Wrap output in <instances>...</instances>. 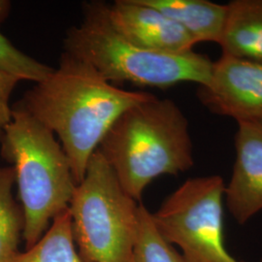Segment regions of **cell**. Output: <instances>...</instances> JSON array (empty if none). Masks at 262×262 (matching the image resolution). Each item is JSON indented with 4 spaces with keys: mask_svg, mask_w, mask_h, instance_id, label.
<instances>
[{
    "mask_svg": "<svg viewBox=\"0 0 262 262\" xmlns=\"http://www.w3.org/2000/svg\"><path fill=\"white\" fill-rule=\"evenodd\" d=\"M234 166L225 200L235 221L243 225L262 211V124L237 122Z\"/></svg>",
    "mask_w": 262,
    "mask_h": 262,
    "instance_id": "cell-9",
    "label": "cell"
},
{
    "mask_svg": "<svg viewBox=\"0 0 262 262\" xmlns=\"http://www.w3.org/2000/svg\"><path fill=\"white\" fill-rule=\"evenodd\" d=\"M161 11L196 41L220 44L225 29L227 5L208 0H144Z\"/></svg>",
    "mask_w": 262,
    "mask_h": 262,
    "instance_id": "cell-11",
    "label": "cell"
},
{
    "mask_svg": "<svg viewBox=\"0 0 262 262\" xmlns=\"http://www.w3.org/2000/svg\"><path fill=\"white\" fill-rule=\"evenodd\" d=\"M197 98L210 112L236 122L257 121L262 116V62L222 56L213 62Z\"/></svg>",
    "mask_w": 262,
    "mask_h": 262,
    "instance_id": "cell-7",
    "label": "cell"
},
{
    "mask_svg": "<svg viewBox=\"0 0 262 262\" xmlns=\"http://www.w3.org/2000/svg\"><path fill=\"white\" fill-rule=\"evenodd\" d=\"M132 262H187L158 231L151 213L140 204L139 226Z\"/></svg>",
    "mask_w": 262,
    "mask_h": 262,
    "instance_id": "cell-14",
    "label": "cell"
},
{
    "mask_svg": "<svg viewBox=\"0 0 262 262\" xmlns=\"http://www.w3.org/2000/svg\"><path fill=\"white\" fill-rule=\"evenodd\" d=\"M0 155L15 170L25 215L23 239L29 249L69 208L77 186L71 164L56 135L16 103Z\"/></svg>",
    "mask_w": 262,
    "mask_h": 262,
    "instance_id": "cell-4",
    "label": "cell"
},
{
    "mask_svg": "<svg viewBox=\"0 0 262 262\" xmlns=\"http://www.w3.org/2000/svg\"><path fill=\"white\" fill-rule=\"evenodd\" d=\"M97 150L137 202L154 180L178 176L194 164L186 115L173 100L157 96L122 113Z\"/></svg>",
    "mask_w": 262,
    "mask_h": 262,
    "instance_id": "cell-2",
    "label": "cell"
},
{
    "mask_svg": "<svg viewBox=\"0 0 262 262\" xmlns=\"http://www.w3.org/2000/svg\"><path fill=\"white\" fill-rule=\"evenodd\" d=\"M16 184L12 166H0V262H10L18 253L25 230L23 208L13 194Z\"/></svg>",
    "mask_w": 262,
    "mask_h": 262,
    "instance_id": "cell-13",
    "label": "cell"
},
{
    "mask_svg": "<svg viewBox=\"0 0 262 262\" xmlns=\"http://www.w3.org/2000/svg\"><path fill=\"white\" fill-rule=\"evenodd\" d=\"M225 191L219 175L188 179L151 213L160 235L187 262H239L225 248Z\"/></svg>",
    "mask_w": 262,
    "mask_h": 262,
    "instance_id": "cell-6",
    "label": "cell"
},
{
    "mask_svg": "<svg viewBox=\"0 0 262 262\" xmlns=\"http://www.w3.org/2000/svg\"><path fill=\"white\" fill-rule=\"evenodd\" d=\"M257 122H260V123L262 124V116L260 117V118H259V119H258V120H257Z\"/></svg>",
    "mask_w": 262,
    "mask_h": 262,
    "instance_id": "cell-18",
    "label": "cell"
},
{
    "mask_svg": "<svg viewBox=\"0 0 262 262\" xmlns=\"http://www.w3.org/2000/svg\"><path fill=\"white\" fill-rule=\"evenodd\" d=\"M54 67L38 61L15 47L0 32V71L14 76L20 81L39 83L54 71Z\"/></svg>",
    "mask_w": 262,
    "mask_h": 262,
    "instance_id": "cell-15",
    "label": "cell"
},
{
    "mask_svg": "<svg viewBox=\"0 0 262 262\" xmlns=\"http://www.w3.org/2000/svg\"><path fill=\"white\" fill-rule=\"evenodd\" d=\"M10 262H84L72 234L69 209L56 215L36 243Z\"/></svg>",
    "mask_w": 262,
    "mask_h": 262,
    "instance_id": "cell-12",
    "label": "cell"
},
{
    "mask_svg": "<svg viewBox=\"0 0 262 262\" xmlns=\"http://www.w3.org/2000/svg\"><path fill=\"white\" fill-rule=\"evenodd\" d=\"M20 80L14 76L0 71V140L5 127L11 121L12 105L10 99Z\"/></svg>",
    "mask_w": 262,
    "mask_h": 262,
    "instance_id": "cell-16",
    "label": "cell"
},
{
    "mask_svg": "<svg viewBox=\"0 0 262 262\" xmlns=\"http://www.w3.org/2000/svg\"><path fill=\"white\" fill-rule=\"evenodd\" d=\"M139 207L96 150L69 204L72 234L84 262H132Z\"/></svg>",
    "mask_w": 262,
    "mask_h": 262,
    "instance_id": "cell-5",
    "label": "cell"
},
{
    "mask_svg": "<svg viewBox=\"0 0 262 262\" xmlns=\"http://www.w3.org/2000/svg\"><path fill=\"white\" fill-rule=\"evenodd\" d=\"M109 19L123 39L151 51L185 54L196 41L177 21L144 0H117L109 4Z\"/></svg>",
    "mask_w": 262,
    "mask_h": 262,
    "instance_id": "cell-8",
    "label": "cell"
},
{
    "mask_svg": "<svg viewBox=\"0 0 262 262\" xmlns=\"http://www.w3.org/2000/svg\"><path fill=\"white\" fill-rule=\"evenodd\" d=\"M109 4L91 1L83 5V19L66 30L64 52L81 58L111 84L130 83L165 89L180 83L206 84L213 61L194 51L170 54L138 47L114 29Z\"/></svg>",
    "mask_w": 262,
    "mask_h": 262,
    "instance_id": "cell-3",
    "label": "cell"
},
{
    "mask_svg": "<svg viewBox=\"0 0 262 262\" xmlns=\"http://www.w3.org/2000/svg\"><path fill=\"white\" fill-rule=\"evenodd\" d=\"M155 96L118 88L94 66L63 51L57 68L16 104L57 136L78 185L116 120L132 106Z\"/></svg>",
    "mask_w": 262,
    "mask_h": 262,
    "instance_id": "cell-1",
    "label": "cell"
},
{
    "mask_svg": "<svg viewBox=\"0 0 262 262\" xmlns=\"http://www.w3.org/2000/svg\"><path fill=\"white\" fill-rule=\"evenodd\" d=\"M220 42L222 56L262 62V0H232Z\"/></svg>",
    "mask_w": 262,
    "mask_h": 262,
    "instance_id": "cell-10",
    "label": "cell"
},
{
    "mask_svg": "<svg viewBox=\"0 0 262 262\" xmlns=\"http://www.w3.org/2000/svg\"><path fill=\"white\" fill-rule=\"evenodd\" d=\"M12 9V3L9 0H0V25L8 19Z\"/></svg>",
    "mask_w": 262,
    "mask_h": 262,
    "instance_id": "cell-17",
    "label": "cell"
}]
</instances>
